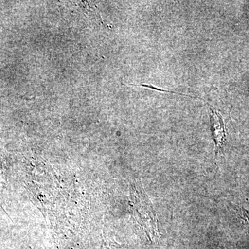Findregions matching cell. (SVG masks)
I'll use <instances>...</instances> for the list:
<instances>
[{"label": "cell", "instance_id": "1", "mask_svg": "<svg viewBox=\"0 0 249 249\" xmlns=\"http://www.w3.org/2000/svg\"><path fill=\"white\" fill-rule=\"evenodd\" d=\"M211 107V124L213 136L215 144L216 155L222 152L223 146L226 141L225 124L221 114L218 111L214 110Z\"/></svg>", "mask_w": 249, "mask_h": 249}]
</instances>
